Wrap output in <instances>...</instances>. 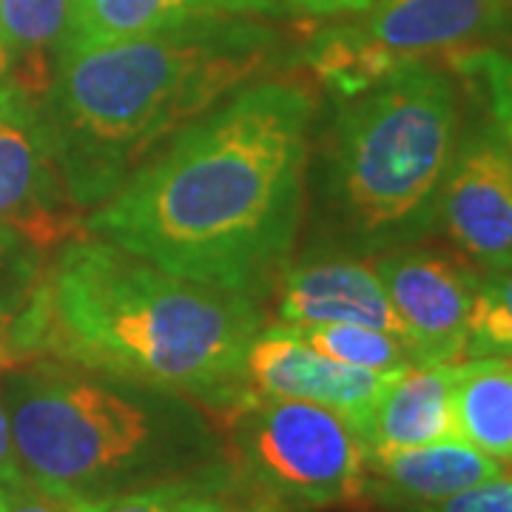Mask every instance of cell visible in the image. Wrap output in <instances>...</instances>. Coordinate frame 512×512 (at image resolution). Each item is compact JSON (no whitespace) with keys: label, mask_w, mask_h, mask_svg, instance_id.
Here are the masks:
<instances>
[{"label":"cell","mask_w":512,"mask_h":512,"mask_svg":"<svg viewBox=\"0 0 512 512\" xmlns=\"http://www.w3.org/2000/svg\"><path fill=\"white\" fill-rule=\"evenodd\" d=\"M373 268L402 319L416 365L461 362L481 276L464 259L436 251H396Z\"/></svg>","instance_id":"9c48e42d"},{"label":"cell","mask_w":512,"mask_h":512,"mask_svg":"<svg viewBox=\"0 0 512 512\" xmlns=\"http://www.w3.org/2000/svg\"><path fill=\"white\" fill-rule=\"evenodd\" d=\"M279 57L254 18L183 23L97 46H63L43 114L66 188L97 208L148 154Z\"/></svg>","instance_id":"3957f363"},{"label":"cell","mask_w":512,"mask_h":512,"mask_svg":"<svg viewBox=\"0 0 512 512\" xmlns=\"http://www.w3.org/2000/svg\"><path fill=\"white\" fill-rule=\"evenodd\" d=\"M413 507V512H512V473L504 470L501 476L487 478L450 498Z\"/></svg>","instance_id":"7402d4cb"},{"label":"cell","mask_w":512,"mask_h":512,"mask_svg":"<svg viewBox=\"0 0 512 512\" xmlns=\"http://www.w3.org/2000/svg\"><path fill=\"white\" fill-rule=\"evenodd\" d=\"M0 387L23 476L63 498L123 476L154 439L146 404L86 376L32 362Z\"/></svg>","instance_id":"5b68a950"},{"label":"cell","mask_w":512,"mask_h":512,"mask_svg":"<svg viewBox=\"0 0 512 512\" xmlns=\"http://www.w3.org/2000/svg\"><path fill=\"white\" fill-rule=\"evenodd\" d=\"M436 222L484 271L512 268V154L493 120L458 137Z\"/></svg>","instance_id":"ba28073f"},{"label":"cell","mask_w":512,"mask_h":512,"mask_svg":"<svg viewBox=\"0 0 512 512\" xmlns=\"http://www.w3.org/2000/svg\"><path fill=\"white\" fill-rule=\"evenodd\" d=\"M367 470L390 495L410 504H430L501 476L504 464L464 439H447L367 453Z\"/></svg>","instance_id":"9a60e30c"},{"label":"cell","mask_w":512,"mask_h":512,"mask_svg":"<svg viewBox=\"0 0 512 512\" xmlns=\"http://www.w3.org/2000/svg\"><path fill=\"white\" fill-rule=\"evenodd\" d=\"M171 512H268L259 510V507H239L228 498H220V495H208V493H183L174 498V507Z\"/></svg>","instance_id":"484cf974"},{"label":"cell","mask_w":512,"mask_h":512,"mask_svg":"<svg viewBox=\"0 0 512 512\" xmlns=\"http://www.w3.org/2000/svg\"><path fill=\"white\" fill-rule=\"evenodd\" d=\"M231 404L239 456L262 487L308 507H350L365 498L367 444L336 410L256 393H239Z\"/></svg>","instance_id":"8992f818"},{"label":"cell","mask_w":512,"mask_h":512,"mask_svg":"<svg viewBox=\"0 0 512 512\" xmlns=\"http://www.w3.org/2000/svg\"><path fill=\"white\" fill-rule=\"evenodd\" d=\"M72 0H0V35L12 86L43 103L55 83L57 55L69 26Z\"/></svg>","instance_id":"2e32d148"},{"label":"cell","mask_w":512,"mask_h":512,"mask_svg":"<svg viewBox=\"0 0 512 512\" xmlns=\"http://www.w3.org/2000/svg\"><path fill=\"white\" fill-rule=\"evenodd\" d=\"M456 146V86L421 57H404L379 83L345 97L333 194L356 237L387 248L427 234Z\"/></svg>","instance_id":"277c9868"},{"label":"cell","mask_w":512,"mask_h":512,"mask_svg":"<svg viewBox=\"0 0 512 512\" xmlns=\"http://www.w3.org/2000/svg\"><path fill=\"white\" fill-rule=\"evenodd\" d=\"M373 0H285V6H291L302 15L313 18H333V15H348V12H365Z\"/></svg>","instance_id":"4316f807"},{"label":"cell","mask_w":512,"mask_h":512,"mask_svg":"<svg viewBox=\"0 0 512 512\" xmlns=\"http://www.w3.org/2000/svg\"><path fill=\"white\" fill-rule=\"evenodd\" d=\"M46 262L35 242L0 222V330L12 325L40 282Z\"/></svg>","instance_id":"44dd1931"},{"label":"cell","mask_w":512,"mask_h":512,"mask_svg":"<svg viewBox=\"0 0 512 512\" xmlns=\"http://www.w3.org/2000/svg\"><path fill=\"white\" fill-rule=\"evenodd\" d=\"M458 362L413 365L402 370L384 390L365 427L367 453L421 447L458 439L453 416V387Z\"/></svg>","instance_id":"5bb4252c"},{"label":"cell","mask_w":512,"mask_h":512,"mask_svg":"<svg viewBox=\"0 0 512 512\" xmlns=\"http://www.w3.org/2000/svg\"><path fill=\"white\" fill-rule=\"evenodd\" d=\"M402 370L379 373L362 367L342 365L325 353L311 348L296 328H262L254 336L242 365L245 393L274 396V399H299L336 410L353 424L359 436L384 390ZM365 441V439H362Z\"/></svg>","instance_id":"30bf717a"},{"label":"cell","mask_w":512,"mask_h":512,"mask_svg":"<svg viewBox=\"0 0 512 512\" xmlns=\"http://www.w3.org/2000/svg\"><path fill=\"white\" fill-rule=\"evenodd\" d=\"M9 74V55H6V46H3V35H0V80Z\"/></svg>","instance_id":"f1b7e54d"},{"label":"cell","mask_w":512,"mask_h":512,"mask_svg":"<svg viewBox=\"0 0 512 512\" xmlns=\"http://www.w3.org/2000/svg\"><path fill=\"white\" fill-rule=\"evenodd\" d=\"M37 103L12 83L0 86V222L12 225L46 254L60 242L86 237L80 205L66 188L55 146Z\"/></svg>","instance_id":"52a82bcc"},{"label":"cell","mask_w":512,"mask_h":512,"mask_svg":"<svg viewBox=\"0 0 512 512\" xmlns=\"http://www.w3.org/2000/svg\"><path fill=\"white\" fill-rule=\"evenodd\" d=\"M313 111L296 80L242 86L148 154L86 231L168 274L254 293L299 231Z\"/></svg>","instance_id":"6da1fadb"},{"label":"cell","mask_w":512,"mask_h":512,"mask_svg":"<svg viewBox=\"0 0 512 512\" xmlns=\"http://www.w3.org/2000/svg\"><path fill=\"white\" fill-rule=\"evenodd\" d=\"M0 512H80L77 501L49 493L29 478L0 484Z\"/></svg>","instance_id":"cb8c5ba5"},{"label":"cell","mask_w":512,"mask_h":512,"mask_svg":"<svg viewBox=\"0 0 512 512\" xmlns=\"http://www.w3.org/2000/svg\"><path fill=\"white\" fill-rule=\"evenodd\" d=\"M180 490L160 487V490H137V493L103 495V498H77L80 512H171L174 498Z\"/></svg>","instance_id":"603a6c76"},{"label":"cell","mask_w":512,"mask_h":512,"mask_svg":"<svg viewBox=\"0 0 512 512\" xmlns=\"http://www.w3.org/2000/svg\"><path fill=\"white\" fill-rule=\"evenodd\" d=\"M18 453H15V439H12V424H9V410L3 399V387H0V484H12L23 481Z\"/></svg>","instance_id":"d4e9b609"},{"label":"cell","mask_w":512,"mask_h":512,"mask_svg":"<svg viewBox=\"0 0 512 512\" xmlns=\"http://www.w3.org/2000/svg\"><path fill=\"white\" fill-rule=\"evenodd\" d=\"M365 12L353 29L396 57L481 49L510 23L507 0H373Z\"/></svg>","instance_id":"8fae6325"},{"label":"cell","mask_w":512,"mask_h":512,"mask_svg":"<svg viewBox=\"0 0 512 512\" xmlns=\"http://www.w3.org/2000/svg\"><path fill=\"white\" fill-rule=\"evenodd\" d=\"M254 293L168 274L100 237H77L43 268L6 336L32 365L57 359L146 384L231 402L262 330Z\"/></svg>","instance_id":"7a4b0ae2"},{"label":"cell","mask_w":512,"mask_h":512,"mask_svg":"<svg viewBox=\"0 0 512 512\" xmlns=\"http://www.w3.org/2000/svg\"><path fill=\"white\" fill-rule=\"evenodd\" d=\"M285 9V0H72L63 46H97L197 20L259 18Z\"/></svg>","instance_id":"4fadbf2b"},{"label":"cell","mask_w":512,"mask_h":512,"mask_svg":"<svg viewBox=\"0 0 512 512\" xmlns=\"http://www.w3.org/2000/svg\"><path fill=\"white\" fill-rule=\"evenodd\" d=\"M279 319L291 328L362 325L407 345L402 319L376 268L356 259H325L288 271L279 291Z\"/></svg>","instance_id":"7c38bea8"},{"label":"cell","mask_w":512,"mask_h":512,"mask_svg":"<svg viewBox=\"0 0 512 512\" xmlns=\"http://www.w3.org/2000/svg\"><path fill=\"white\" fill-rule=\"evenodd\" d=\"M453 416L458 439L501 464H512L510 356H476L470 362H458Z\"/></svg>","instance_id":"e0dca14e"},{"label":"cell","mask_w":512,"mask_h":512,"mask_svg":"<svg viewBox=\"0 0 512 512\" xmlns=\"http://www.w3.org/2000/svg\"><path fill=\"white\" fill-rule=\"evenodd\" d=\"M464 356L470 359L510 356L512 359V268L490 271L478 282Z\"/></svg>","instance_id":"d6986e66"},{"label":"cell","mask_w":512,"mask_h":512,"mask_svg":"<svg viewBox=\"0 0 512 512\" xmlns=\"http://www.w3.org/2000/svg\"><path fill=\"white\" fill-rule=\"evenodd\" d=\"M450 63L458 74L476 83V89L487 103L490 120L512 154V55L481 46V49L450 55Z\"/></svg>","instance_id":"ffe728a7"},{"label":"cell","mask_w":512,"mask_h":512,"mask_svg":"<svg viewBox=\"0 0 512 512\" xmlns=\"http://www.w3.org/2000/svg\"><path fill=\"white\" fill-rule=\"evenodd\" d=\"M296 333L311 348L342 365L379 370V373L407 370L416 365L413 353L402 339L384 330L362 328V325H313V328H296Z\"/></svg>","instance_id":"ac0fdd59"},{"label":"cell","mask_w":512,"mask_h":512,"mask_svg":"<svg viewBox=\"0 0 512 512\" xmlns=\"http://www.w3.org/2000/svg\"><path fill=\"white\" fill-rule=\"evenodd\" d=\"M29 362L18 353V348L12 345V339L6 336V330H0V373H9V370H18L26 367Z\"/></svg>","instance_id":"83f0119b"}]
</instances>
